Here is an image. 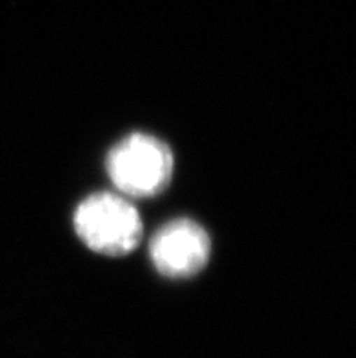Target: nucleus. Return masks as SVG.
Segmentation results:
<instances>
[{
    "instance_id": "nucleus-3",
    "label": "nucleus",
    "mask_w": 356,
    "mask_h": 358,
    "mask_svg": "<svg viewBox=\"0 0 356 358\" xmlns=\"http://www.w3.org/2000/svg\"><path fill=\"white\" fill-rule=\"evenodd\" d=\"M209 257V235L191 218L173 220L151 241V259L155 268L167 278L194 277L208 266Z\"/></svg>"
},
{
    "instance_id": "nucleus-1",
    "label": "nucleus",
    "mask_w": 356,
    "mask_h": 358,
    "mask_svg": "<svg viewBox=\"0 0 356 358\" xmlns=\"http://www.w3.org/2000/svg\"><path fill=\"white\" fill-rule=\"evenodd\" d=\"M171 150L151 135L133 133L115 145L108 173L117 189L133 199H153L167 189L173 177Z\"/></svg>"
},
{
    "instance_id": "nucleus-2",
    "label": "nucleus",
    "mask_w": 356,
    "mask_h": 358,
    "mask_svg": "<svg viewBox=\"0 0 356 358\" xmlns=\"http://www.w3.org/2000/svg\"><path fill=\"white\" fill-rule=\"evenodd\" d=\"M73 222L80 241L106 257H124L142 238V218L136 208L113 193L87 196L75 211Z\"/></svg>"
}]
</instances>
